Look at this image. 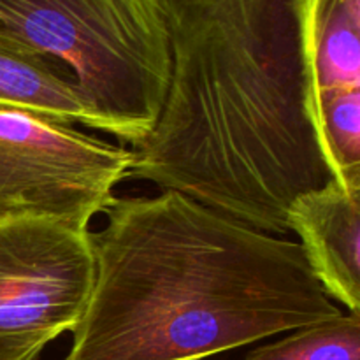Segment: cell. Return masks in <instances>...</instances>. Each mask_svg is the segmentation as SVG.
Wrapping results in <instances>:
<instances>
[{
	"label": "cell",
	"mask_w": 360,
	"mask_h": 360,
	"mask_svg": "<svg viewBox=\"0 0 360 360\" xmlns=\"http://www.w3.org/2000/svg\"><path fill=\"white\" fill-rule=\"evenodd\" d=\"M65 360H204L338 316L297 241L174 190L112 199Z\"/></svg>",
	"instance_id": "1"
},
{
	"label": "cell",
	"mask_w": 360,
	"mask_h": 360,
	"mask_svg": "<svg viewBox=\"0 0 360 360\" xmlns=\"http://www.w3.org/2000/svg\"><path fill=\"white\" fill-rule=\"evenodd\" d=\"M0 27L76 76L90 129L137 144L171 79L158 0H0Z\"/></svg>",
	"instance_id": "2"
},
{
	"label": "cell",
	"mask_w": 360,
	"mask_h": 360,
	"mask_svg": "<svg viewBox=\"0 0 360 360\" xmlns=\"http://www.w3.org/2000/svg\"><path fill=\"white\" fill-rule=\"evenodd\" d=\"M90 231L42 214L0 218V360H37L90 301Z\"/></svg>",
	"instance_id": "3"
},
{
	"label": "cell",
	"mask_w": 360,
	"mask_h": 360,
	"mask_svg": "<svg viewBox=\"0 0 360 360\" xmlns=\"http://www.w3.org/2000/svg\"><path fill=\"white\" fill-rule=\"evenodd\" d=\"M130 164L122 144L0 104V218L42 214L88 229Z\"/></svg>",
	"instance_id": "4"
},
{
	"label": "cell",
	"mask_w": 360,
	"mask_h": 360,
	"mask_svg": "<svg viewBox=\"0 0 360 360\" xmlns=\"http://www.w3.org/2000/svg\"><path fill=\"white\" fill-rule=\"evenodd\" d=\"M313 274L330 299L360 313V190L336 179L299 195L287 211Z\"/></svg>",
	"instance_id": "5"
},
{
	"label": "cell",
	"mask_w": 360,
	"mask_h": 360,
	"mask_svg": "<svg viewBox=\"0 0 360 360\" xmlns=\"http://www.w3.org/2000/svg\"><path fill=\"white\" fill-rule=\"evenodd\" d=\"M0 104L25 109L65 125H88L86 105L72 70L2 27Z\"/></svg>",
	"instance_id": "6"
},
{
	"label": "cell",
	"mask_w": 360,
	"mask_h": 360,
	"mask_svg": "<svg viewBox=\"0 0 360 360\" xmlns=\"http://www.w3.org/2000/svg\"><path fill=\"white\" fill-rule=\"evenodd\" d=\"M302 44L311 105L329 91L360 88V0H309Z\"/></svg>",
	"instance_id": "7"
},
{
	"label": "cell",
	"mask_w": 360,
	"mask_h": 360,
	"mask_svg": "<svg viewBox=\"0 0 360 360\" xmlns=\"http://www.w3.org/2000/svg\"><path fill=\"white\" fill-rule=\"evenodd\" d=\"M311 112L333 179L347 190H360V88L320 95Z\"/></svg>",
	"instance_id": "8"
},
{
	"label": "cell",
	"mask_w": 360,
	"mask_h": 360,
	"mask_svg": "<svg viewBox=\"0 0 360 360\" xmlns=\"http://www.w3.org/2000/svg\"><path fill=\"white\" fill-rule=\"evenodd\" d=\"M285 334L243 360H360V313H340Z\"/></svg>",
	"instance_id": "9"
}]
</instances>
